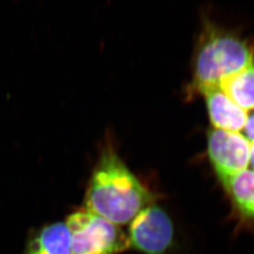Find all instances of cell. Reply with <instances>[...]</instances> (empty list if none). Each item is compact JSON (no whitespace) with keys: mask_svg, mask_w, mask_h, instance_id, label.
Returning <instances> with one entry per match:
<instances>
[{"mask_svg":"<svg viewBox=\"0 0 254 254\" xmlns=\"http://www.w3.org/2000/svg\"><path fill=\"white\" fill-rule=\"evenodd\" d=\"M154 194L115 151L108 148L96 164L85 194V208L122 227L154 203Z\"/></svg>","mask_w":254,"mask_h":254,"instance_id":"6da1fadb","label":"cell"},{"mask_svg":"<svg viewBox=\"0 0 254 254\" xmlns=\"http://www.w3.org/2000/svg\"><path fill=\"white\" fill-rule=\"evenodd\" d=\"M254 63L252 46L236 33L206 23L193 64L192 85L203 93Z\"/></svg>","mask_w":254,"mask_h":254,"instance_id":"7a4b0ae2","label":"cell"},{"mask_svg":"<svg viewBox=\"0 0 254 254\" xmlns=\"http://www.w3.org/2000/svg\"><path fill=\"white\" fill-rule=\"evenodd\" d=\"M72 254H119L129 249L122 228L87 211L78 210L66 218Z\"/></svg>","mask_w":254,"mask_h":254,"instance_id":"3957f363","label":"cell"},{"mask_svg":"<svg viewBox=\"0 0 254 254\" xmlns=\"http://www.w3.org/2000/svg\"><path fill=\"white\" fill-rule=\"evenodd\" d=\"M173 220L161 206L143 209L129 225V249L142 254H167L174 243Z\"/></svg>","mask_w":254,"mask_h":254,"instance_id":"277c9868","label":"cell"},{"mask_svg":"<svg viewBox=\"0 0 254 254\" xmlns=\"http://www.w3.org/2000/svg\"><path fill=\"white\" fill-rule=\"evenodd\" d=\"M252 143L241 133L211 129L207 136L209 160L222 184L248 169Z\"/></svg>","mask_w":254,"mask_h":254,"instance_id":"5b68a950","label":"cell"},{"mask_svg":"<svg viewBox=\"0 0 254 254\" xmlns=\"http://www.w3.org/2000/svg\"><path fill=\"white\" fill-rule=\"evenodd\" d=\"M205 97L209 118L215 129L240 133L244 130L249 114L239 108L219 88L202 93Z\"/></svg>","mask_w":254,"mask_h":254,"instance_id":"8992f818","label":"cell"},{"mask_svg":"<svg viewBox=\"0 0 254 254\" xmlns=\"http://www.w3.org/2000/svg\"><path fill=\"white\" fill-rule=\"evenodd\" d=\"M240 226L254 229V172L245 170L221 184Z\"/></svg>","mask_w":254,"mask_h":254,"instance_id":"52a82bcc","label":"cell"},{"mask_svg":"<svg viewBox=\"0 0 254 254\" xmlns=\"http://www.w3.org/2000/svg\"><path fill=\"white\" fill-rule=\"evenodd\" d=\"M219 89L246 112L254 109V63L222 80Z\"/></svg>","mask_w":254,"mask_h":254,"instance_id":"ba28073f","label":"cell"},{"mask_svg":"<svg viewBox=\"0 0 254 254\" xmlns=\"http://www.w3.org/2000/svg\"><path fill=\"white\" fill-rule=\"evenodd\" d=\"M31 239L43 254H72L71 236L65 221L46 225Z\"/></svg>","mask_w":254,"mask_h":254,"instance_id":"9c48e42d","label":"cell"},{"mask_svg":"<svg viewBox=\"0 0 254 254\" xmlns=\"http://www.w3.org/2000/svg\"><path fill=\"white\" fill-rule=\"evenodd\" d=\"M244 131H245L244 136L249 139L251 143L254 144V113L249 115Z\"/></svg>","mask_w":254,"mask_h":254,"instance_id":"30bf717a","label":"cell"},{"mask_svg":"<svg viewBox=\"0 0 254 254\" xmlns=\"http://www.w3.org/2000/svg\"><path fill=\"white\" fill-rule=\"evenodd\" d=\"M24 254H43L42 252L39 250V248L37 247L36 244L33 242L32 239L28 240L27 247H26V251Z\"/></svg>","mask_w":254,"mask_h":254,"instance_id":"8fae6325","label":"cell"},{"mask_svg":"<svg viewBox=\"0 0 254 254\" xmlns=\"http://www.w3.org/2000/svg\"><path fill=\"white\" fill-rule=\"evenodd\" d=\"M250 164L253 168V172H254V144L252 143V150H251V158H250Z\"/></svg>","mask_w":254,"mask_h":254,"instance_id":"7c38bea8","label":"cell"}]
</instances>
